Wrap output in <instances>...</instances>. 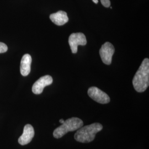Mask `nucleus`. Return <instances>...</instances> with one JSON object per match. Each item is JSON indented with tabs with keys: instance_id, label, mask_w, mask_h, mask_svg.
I'll return each instance as SVG.
<instances>
[{
	"instance_id": "14",
	"label": "nucleus",
	"mask_w": 149,
	"mask_h": 149,
	"mask_svg": "<svg viewBox=\"0 0 149 149\" xmlns=\"http://www.w3.org/2000/svg\"><path fill=\"white\" fill-rule=\"evenodd\" d=\"M92 1H93L95 3H96V4H97V3H98V0H92Z\"/></svg>"
},
{
	"instance_id": "3",
	"label": "nucleus",
	"mask_w": 149,
	"mask_h": 149,
	"mask_svg": "<svg viewBox=\"0 0 149 149\" xmlns=\"http://www.w3.org/2000/svg\"><path fill=\"white\" fill-rule=\"evenodd\" d=\"M83 125V121L79 118H69L65 120L61 125L54 130V137L56 139L61 138L68 132H74L78 130L81 128Z\"/></svg>"
},
{
	"instance_id": "10",
	"label": "nucleus",
	"mask_w": 149,
	"mask_h": 149,
	"mask_svg": "<svg viewBox=\"0 0 149 149\" xmlns=\"http://www.w3.org/2000/svg\"><path fill=\"white\" fill-rule=\"evenodd\" d=\"M50 19L57 26H63L69 21V18L66 12L59 11L50 15Z\"/></svg>"
},
{
	"instance_id": "11",
	"label": "nucleus",
	"mask_w": 149,
	"mask_h": 149,
	"mask_svg": "<svg viewBox=\"0 0 149 149\" xmlns=\"http://www.w3.org/2000/svg\"><path fill=\"white\" fill-rule=\"evenodd\" d=\"M8 50V47L5 43L0 42V53H5Z\"/></svg>"
},
{
	"instance_id": "5",
	"label": "nucleus",
	"mask_w": 149,
	"mask_h": 149,
	"mask_svg": "<svg viewBox=\"0 0 149 149\" xmlns=\"http://www.w3.org/2000/svg\"><path fill=\"white\" fill-rule=\"evenodd\" d=\"M88 95L92 100L101 104H107L110 102L109 96L96 87H90L88 90Z\"/></svg>"
},
{
	"instance_id": "13",
	"label": "nucleus",
	"mask_w": 149,
	"mask_h": 149,
	"mask_svg": "<svg viewBox=\"0 0 149 149\" xmlns=\"http://www.w3.org/2000/svg\"><path fill=\"white\" fill-rule=\"evenodd\" d=\"M59 122H60V123H61V124H63V123H64V122H65V120H64V119H60V120H59Z\"/></svg>"
},
{
	"instance_id": "2",
	"label": "nucleus",
	"mask_w": 149,
	"mask_h": 149,
	"mask_svg": "<svg viewBox=\"0 0 149 149\" xmlns=\"http://www.w3.org/2000/svg\"><path fill=\"white\" fill-rule=\"evenodd\" d=\"M103 126L101 124L95 123L90 125L81 127L74 134V139L80 143H87L94 140L96 134L101 131Z\"/></svg>"
},
{
	"instance_id": "9",
	"label": "nucleus",
	"mask_w": 149,
	"mask_h": 149,
	"mask_svg": "<svg viewBox=\"0 0 149 149\" xmlns=\"http://www.w3.org/2000/svg\"><path fill=\"white\" fill-rule=\"evenodd\" d=\"M32 57L29 54H25L23 55L21 61L20 71L21 74L23 76H27L29 74L31 70Z\"/></svg>"
},
{
	"instance_id": "12",
	"label": "nucleus",
	"mask_w": 149,
	"mask_h": 149,
	"mask_svg": "<svg viewBox=\"0 0 149 149\" xmlns=\"http://www.w3.org/2000/svg\"><path fill=\"white\" fill-rule=\"evenodd\" d=\"M102 5L105 7H109L111 6V2L109 0H101Z\"/></svg>"
},
{
	"instance_id": "7",
	"label": "nucleus",
	"mask_w": 149,
	"mask_h": 149,
	"mask_svg": "<svg viewBox=\"0 0 149 149\" xmlns=\"http://www.w3.org/2000/svg\"><path fill=\"white\" fill-rule=\"evenodd\" d=\"M53 78L49 75L41 77L33 85L32 92L36 95L41 94L44 88L47 86L50 85L53 83Z\"/></svg>"
},
{
	"instance_id": "6",
	"label": "nucleus",
	"mask_w": 149,
	"mask_h": 149,
	"mask_svg": "<svg viewBox=\"0 0 149 149\" xmlns=\"http://www.w3.org/2000/svg\"><path fill=\"white\" fill-rule=\"evenodd\" d=\"M115 49L111 43L106 42L102 45L100 50V54L102 61L106 65H110L112 63V56L114 53Z\"/></svg>"
},
{
	"instance_id": "8",
	"label": "nucleus",
	"mask_w": 149,
	"mask_h": 149,
	"mask_svg": "<svg viewBox=\"0 0 149 149\" xmlns=\"http://www.w3.org/2000/svg\"><path fill=\"white\" fill-rule=\"evenodd\" d=\"M34 130L31 124H27L25 125L23 133L18 139V143L21 145H25L29 144L34 136Z\"/></svg>"
},
{
	"instance_id": "4",
	"label": "nucleus",
	"mask_w": 149,
	"mask_h": 149,
	"mask_svg": "<svg viewBox=\"0 0 149 149\" xmlns=\"http://www.w3.org/2000/svg\"><path fill=\"white\" fill-rule=\"evenodd\" d=\"M69 43L72 53L77 52V47L79 45H85L87 40L85 36L82 33H72L69 38Z\"/></svg>"
},
{
	"instance_id": "1",
	"label": "nucleus",
	"mask_w": 149,
	"mask_h": 149,
	"mask_svg": "<svg viewBox=\"0 0 149 149\" xmlns=\"http://www.w3.org/2000/svg\"><path fill=\"white\" fill-rule=\"evenodd\" d=\"M135 90L138 92H143L149 85V60L145 59L135 74L133 80Z\"/></svg>"
}]
</instances>
